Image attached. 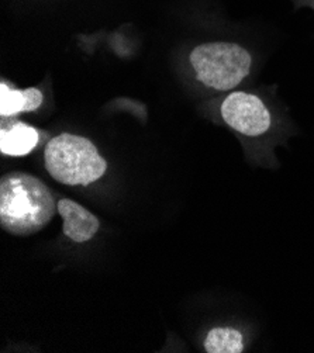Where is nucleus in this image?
<instances>
[{"label": "nucleus", "mask_w": 314, "mask_h": 353, "mask_svg": "<svg viewBox=\"0 0 314 353\" xmlns=\"http://www.w3.org/2000/svg\"><path fill=\"white\" fill-rule=\"evenodd\" d=\"M43 101L44 94L37 88L16 89L6 82L0 85V114L2 117L36 112Z\"/></svg>", "instance_id": "nucleus-6"}, {"label": "nucleus", "mask_w": 314, "mask_h": 353, "mask_svg": "<svg viewBox=\"0 0 314 353\" xmlns=\"http://www.w3.org/2000/svg\"><path fill=\"white\" fill-rule=\"evenodd\" d=\"M57 211L63 221L62 232L74 242H86L99 231L100 221L97 217L92 214L88 208L71 199L59 200L57 204Z\"/></svg>", "instance_id": "nucleus-5"}, {"label": "nucleus", "mask_w": 314, "mask_h": 353, "mask_svg": "<svg viewBox=\"0 0 314 353\" xmlns=\"http://www.w3.org/2000/svg\"><path fill=\"white\" fill-rule=\"evenodd\" d=\"M226 125L244 137H262L272 127V114L265 101L250 92H231L220 105Z\"/></svg>", "instance_id": "nucleus-4"}, {"label": "nucleus", "mask_w": 314, "mask_h": 353, "mask_svg": "<svg viewBox=\"0 0 314 353\" xmlns=\"http://www.w3.org/2000/svg\"><path fill=\"white\" fill-rule=\"evenodd\" d=\"M40 143V132L24 123H3L0 131V152L9 157H26Z\"/></svg>", "instance_id": "nucleus-7"}, {"label": "nucleus", "mask_w": 314, "mask_h": 353, "mask_svg": "<svg viewBox=\"0 0 314 353\" xmlns=\"http://www.w3.org/2000/svg\"><path fill=\"white\" fill-rule=\"evenodd\" d=\"M50 188L24 172L5 174L0 182V225L13 235L41 231L55 216Z\"/></svg>", "instance_id": "nucleus-1"}, {"label": "nucleus", "mask_w": 314, "mask_h": 353, "mask_svg": "<svg viewBox=\"0 0 314 353\" xmlns=\"http://www.w3.org/2000/svg\"><path fill=\"white\" fill-rule=\"evenodd\" d=\"M196 78L206 88L228 92L246 81L253 68L247 48L235 43L215 41L200 44L189 55Z\"/></svg>", "instance_id": "nucleus-3"}, {"label": "nucleus", "mask_w": 314, "mask_h": 353, "mask_svg": "<svg viewBox=\"0 0 314 353\" xmlns=\"http://www.w3.org/2000/svg\"><path fill=\"white\" fill-rule=\"evenodd\" d=\"M44 165L54 181L66 186L92 185L108 170L106 159L90 139L68 132L50 139Z\"/></svg>", "instance_id": "nucleus-2"}, {"label": "nucleus", "mask_w": 314, "mask_h": 353, "mask_svg": "<svg viewBox=\"0 0 314 353\" xmlns=\"http://www.w3.org/2000/svg\"><path fill=\"white\" fill-rule=\"evenodd\" d=\"M244 347V335L231 327L213 328L204 339L207 353H241Z\"/></svg>", "instance_id": "nucleus-8"}]
</instances>
